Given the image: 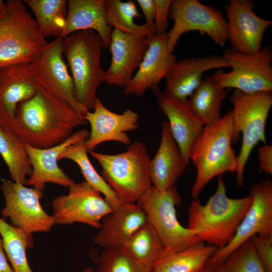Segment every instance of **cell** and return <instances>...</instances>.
I'll list each match as a JSON object with an SVG mask.
<instances>
[{
    "instance_id": "obj_14",
    "label": "cell",
    "mask_w": 272,
    "mask_h": 272,
    "mask_svg": "<svg viewBox=\"0 0 272 272\" xmlns=\"http://www.w3.org/2000/svg\"><path fill=\"white\" fill-rule=\"evenodd\" d=\"M249 193L252 202L232 241L217 249L211 258L224 261L237 247L254 235H272V181L264 180L253 184Z\"/></svg>"
},
{
    "instance_id": "obj_20",
    "label": "cell",
    "mask_w": 272,
    "mask_h": 272,
    "mask_svg": "<svg viewBox=\"0 0 272 272\" xmlns=\"http://www.w3.org/2000/svg\"><path fill=\"white\" fill-rule=\"evenodd\" d=\"M111 60L105 71L104 82L124 88L133 76L148 48L147 37H139L114 29L109 46Z\"/></svg>"
},
{
    "instance_id": "obj_33",
    "label": "cell",
    "mask_w": 272,
    "mask_h": 272,
    "mask_svg": "<svg viewBox=\"0 0 272 272\" xmlns=\"http://www.w3.org/2000/svg\"><path fill=\"white\" fill-rule=\"evenodd\" d=\"M123 247L136 261L151 269L163 250L159 236L148 221L130 237Z\"/></svg>"
},
{
    "instance_id": "obj_29",
    "label": "cell",
    "mask_w": 272,
    "mask_h": 272,
    "mask_svg": "<svg viewBox=\"0 0 272 272\" xmlns=\"http://www.w3.org/2000/svg\"><path fill=\"white\" fill-rule=\"evenodd\" d=\"M105 6L107 22L111 28L139 37H149L155 34L154 26L135 23L134 19L142 16L133 1L105 0Z\"/></svg>"
},
{
    "instance_id": "obj_17",
    "label": "cell",
    "mask_w": 272,
    "mask_h": 272,
    "mask_svg": "<svg viewBox=\"0 0 272 272\" xmlns=\"http://www.w3.org/2000/svg\"><path fill=\"white\" fill-rule=\"evenodd\" d=\"M84 118L91 126L86 141L88 150H93L100 144L114 141L129 145L131 140L127 132L139 127V114L127 109L121 114L107 109L99 98L95 101L93 111H89Z\"/></svg>"
},
{
    "instance_id": "obj_6",
    "label": "cell",
    "mask_w": 272,
    "mask_h": 272,
    "mask_svg": "<svg viewBox=\"0 0 272 272\" xmlns=\"http://www.w3.org/2000/svg\"><path fill=\"white\" fill-rule=\"evenodd\" d=\"M229 100L233 106L232 143L237 142L240 132L242 134L236 172V184L242 187L245 167L253 148L260 141L266 143L265 128L272 106V93L270 91L247 93L235 90Z\"/></svg>"
},
{
    "instance_id": "obj_26",
    "label": "cell",
    "mask_w": 272,
    "mask_h": 272,
    "mask_svg": "<svg viewBox=\"0 0 272 272\" xmlns=\"http://www.w3.org/2000/svg\"><path fill=\"white\" fill-rule=\"evenodd\" d=\"M217 249L201 242L177 251L163 250L152 270L154 272H195L205 264Z\"/></svg>"
},
{
    "instance_id": "obj_10",
    "label": "cell",
    "mask_w": 272,
    "mask_h": 272,
    "mask_svg": "<svg viewBox=\"0 0 272 272\" xmlns=\"http://www.w3.org/2000/svg\"><path fill=\"white\" fill-rule=\"evenodd\" d=\"M169 17L173 21L167 33L171 52L185 33L197 31L205 33L216 44L224 45L228 41L227 21L221 11L197 0L172 1Z\"/></svg>"
},
{
    "instance_id": "obj_22",
    "label": "cell",
    "mask_w": 272,
    "mask_h": 272,
    "mask_svg": "<svg viewBox=\"0 0 272 272\" xmlns=\"http://www.w3.org/2000/svg\"><path fill=\"white\" fill-rule=\"evenodd\" d=\"M102 221L94 242L104 248L123 246L148 221L146 214L137 203L123 202Z\"/></svg>"
},
{
    "instance_id": "obj_27",
    "label": "cell",
    "mask_w": 272,
    "mask_h": 272,
    "mask_svg": "<svg viewBox=\"0 0 272 272\" xmlns=\"http://www.w3.org/2000/svg\"><path fill=\"white\" fill-rule=\"evenodd\" d=\"M228 91L219 86L211 76L202 80L187 99L188 106L203 126L211 124L221 116V108Z\"/></svg>"
},
{
    "instance_id": "obj_19",
    "label": "cell",
    "mask_w": 272,
    "mask_h": 272,
    "mask_svg": "<svg viewBox=\"0 0 272 272\" xmlns=\"http://www.w3.org/2000/svg\"><path fill=\"white\" fill-rule=\"evenodd\" d=\"M89 133L86 128L81 129L73 133L61 144L46 149L37 148L24 144L32 168V174L27 178L25 185H31L43 191L48 182L67 187L73 184L75 181L58 166V157L69 146L86 141Z\"/></svg>"
},
{
    "instance_id": "obj_8",
    "label": "cell",
    "mask_w": 272,
    "mask_h": 272,
    "mask_svg": "<svg viewBox=\"0 0 272 272\" xmlns=\"http://www.w3.org/2000/svg\"><path fill=\"white\" fill-rule=\"evenodd\" d=\"M181 197L173 187L166 191L153 186L137 202L146 215L148 222L159 236L166 251H177L203 242L195 232L183 227L176 216L175 207Z\"/></svg>"
},
{
    "instance_id": "obj_28",
    "label": "cell",
    "mask_w": 272,
    "mask_h": 272,
    "mask_svg": "<svg viewBox=\"0 0 272 272\" xmlns=\"http://www.w3.org/2000/svg\"><path fill=\"white\" fill-rule=\"evenodd\" d=\"M0 155L8 167L11 180L25 185L32 168L24 143L12 127L0 125Z\"/></svg>"
},
{
    "instance_id": "obj_18",
    "label": "cell",
    "mask_w": 272,
    "mask_h": 272,
    "mask_svg": "<svg viewBox=\"0 0 272 272\" xmlns=\"http://www.w3.org/2000/svg\"><path fill=\"white\" fill-rule=\"evenodd\" d=\"M40 87L30 62L0 70V125L12 127L18 104Z\"/></svg>"
},
{
    "instance_id": "obj_30",
    "label": "cell",
    "mask_w": 272,
    "mask_h": 272,
    "mask_svg": "<svg viewBox=\"0 0 272 272\" xmlns=\"http://www.w3.org/2000/svg\"><path fill=\"white\" fill-rule=\"evenodd\" d=\"M36 18L40 32L46 37H61L68 10L66 0H24Z\"/></svg>"
},
{
    "instance_id": "obj_4",
    "label": "cell",
    "mask_w": 272,
    "mask_h": 272,
    "mask_svg": "<svg viewBox=\"0 0 272 272\" xmlns=\"http://www.w3.org/2000/svg\"><path fill=\"white\" fill-rule=\"evenodd\" d=\"M88 153L101 165L102 177L121 202L137 203L152 187L151 159L142 142L131 143L117 154Z\"/></svg>"
},
{
    "instance_id": "obj_38",
    "label": "cell",
    "mask_w": 272,
    "mask_h": 272,
    "mask_svg": "<svg viewBox=\"0 0 272 272\" xmlns=\"http://www.w3.org/2000/svg\"><path fill=\"white\" fill-rule=\"evenodd\" d=\"M257 151L259 168L272 175V146L265 144L259 147Z\"/></svg>"
},
{
    "instance_id": "obj_23",
    "label": "cell",
    "mask_w": 272,
    "mask_h": 272,
    "mask_svg": "<svg viewBox=\"0 0 272 272\" xmlns=\"http://www.w3.org/2000/svg\"><path fill=\"white\" fill-rule=\"evenodd\" d=\"M155 94L159 108L168 119L172 135L189 164L190 149L204 126L189 108L187 100L182 101L167 97L160 90Z\"/></svg>"
},
{
    "instance_id": "obj_32",
    "label": "cell",
    "mask_w": 272,
    "mask_h": 272,
    "mask_svg": "<svg viewBox=\"0 0 272 272\" xmlns=\"http://www.w3.org/2000/svg\"><path fill=\"white\" fill-rule=\"evenodd\" d=\"M86 141L80 142L69 146L59 156L58 160L68 159L75 162L79 167L85 181L103 195L113 209H115L121 201L90 162L87 154Z\"/></svg>"
},
{
    "instance_id": "obj_9",
    "label": "cell",
    "mask_w": 272,
    "mask_h": 272,
    "mask_svg": "<svg viewBox=\"0 0 272 272\" xmlns=\"http://www.w3.org/2000/svg\"><path fill=\"white\" fill-rule=\"evenodd\" d=\"M222 55L231 70L217 72L211 76L219 86L247 93L272 91V51L269 47L253 54L228 48Z\"/></svg>"
},
{
    "instance_id": "obj_13",
    "label": "cell",
    "mask_w": 272,
    "mask_h": 272,
    "mask_svg": "<svg viewBox=\"0 0 272 272\" xmlns=\"http://www.w3.org/2000/svg\"><path fill=\"white\" fill-rule=\"evenodd\" d=\"M63 55V38L57 37L48 42L30 63L41 87L84 116L89 110L76 99L73 80Z\"/></svg>"
},
{
    "instance_id": "obj_34",
    "label": "cell",
    "mask_w": 272,
    "mask_h": 272,
    "mask_svg": "<svg viewBox=\"0 0 272 272\" xmlns=\"http://www.w3.org/2000/svg\"><path fill=\"white\" fill-rule=\"evenodd\" d=\"M95 262V272H154L136 261L123 246L104 248Z\"/></svg>"
},
{
    "instance_id": "obj_16",
    "label": "cell",
    "mask_w": 272,
    "mask_h": 272,
    "mask_svg": "<svg viewBox=\"0 0 272 272\" xmlns=\"http://www.w3.org/2000/svg\"><path fill=\"white\" fill-rule=\"evenodd\" d=\"M167 33L147 37L148 48L137 72L124 88L125 95L140 97L148 89L154 94L160 90V82L166 78L176 61V56L168 48Z\"/></svg>"
},
{
    "instance_id": "obj_7",
    "label": "cell",
    "mask_w": 272,
    "mask_h": 272,
    "mask_svg": "<svg viewBox=\"0 0 272 272\" xmlns=\"http://www.w3.org/2000/svg\"><path fill=\"white\" fill-rule=\"evenodd\" d=\"M6 4L0 19V70L30 62L48 42L23 1L9 0Z\"/></svg>"
},
{
    "instance_id": "obj_11",
    "label": "cell",
    "mask_w": 272,
    "mask_h": 272,
    "mask_svg": "<svg viewBox=\"0 0 272 272\" xmlns=\"http://www.w3.org/2000/svg\"><path fill=\"white\" fill-rule=\"evenodd\" d=\"M18 182L2 179L1 189L5 200L1 210L4 219L10 220L11 225L29 235L47 232L55 224L52 215L42 207V191L30 188Z\"/></svg>"
},
{
    "instance_id": "obj_3",
    "label": "cell",
    "mask_w": 272,
    "mask_h": 272,
    "mask_svg": "<svg viewBox=\"0 0 272 272\" xmlns=\"http://www.w3.org/2000/svg\"><path fill=\"white\" fill-rule=\"evenodd\" d=\"M232 134L230 110L213 123L204 126L193 143L189 160L196 169V177L191 188L194 199L214 177L226 172H236L237 160L232 147Z\"/></svg>"
},
{
    "instance_id": "obj_41",
    "label": "cell",
    "mask_w": 272,
    "mask_h": 272,
    "mask_svg": "<svg viewBox=\"0 0 272 272\" xmlns=\"http://www.w3.org/2000/svg\"><path fill=\"white\" fill-rule=\"evenodd\" d=\"M0 272H13L6 255L0 234Z\"/></svg>"
},
{
    "instance_id": "obj_39",
    "label": "cell",
    "mask_w": 272,
    "mask_h": 272,
    "mask_svg": "<svg viewBox=\"0 0 272 272\" xmlns=\"http://www.w3.org/2000/svg\"><path fill=\"white\" fill-rule=\"evenodd\" d=\"M137 3L141 7L146 19L147 25L154 26V21L156 12L154 0H137Z\"/></svg>"
},
{
    "instance_id": "obj_35",
    "label": "cell",
    "mask_w": 272,
    "mask_h": 272,
    "mask_svg": "<svg viewBox=\"0 0 272 272\" xmlns=\"http://www.w3.org/2000/svg\"><path fill=\"white\" fill-rule=\"evenodd\" d=\"M223 272H267L250 240L234 249L223 261Z\"/></svg>"
},
{
    "instance_id": "obj_1",
    "label": "cell",
    "mask_w": 272,
    "mask_h": 272,
    "mask_svg": "<svg viewBox=\"0 0 272 272\" xmlns=\"http://www.w3.org/2000/svg\"><path fill=\"white\" fill-rule=\"evenodd\" d=\"M87 123L67 103L40 87L18 104L12 128L24 144L46 149L61 144Z\"/></svg>"
},
{
    "instance_id": "obj_2",
    "label": "cell",
    "mask_w": 272,
    "mask_h": 272,
    "mask_svg": "<svg viewBox=\"0 0 272 272\" xmlns=\"http://www.w3.org/2000/svg\"><path fill=\"white\" fill-rule=\"evenodd\" d=\"M252 202L250 193L241 198L229 197L225 184L219 176L216 191L206 203L201 204L197 198L191 202L186 228L194 231L203 243L222 248L234 238Z\"/></svg>"
},
{
    "instance_id": "obj_24",
    "label": "cell",
    "mask_w": 272,
    "mask_h": 272,
    "mask_svg": "<svg viewBox=\"0 0 272 272\" xmlns=\"http://www.w3.org/2000/svg\"><path fill=\"white\" fill-rule=\"evenodd\" d=\"M162 135L158 151L151 159L150 175L152 186L161 191L174 187L188 163L171 132L169 124L162 123Z\"/></svg>"
},
{
    "instance_id": "obj_36",
    "label": "cell",
    "mask_w": 272,
    "mask_h": 272,
    "mask_svg": "<svg viewBox=\"0 0 272 272\" xmlns=\"http://www.w3.org/2000/svg\"><path fill=\"white\" fill-rule=\"evenodd\" d=\"M250 240L266 271L272 272V235H254Z\"/></svg>"
},
{
    "instance_id": "obj_42",
    "label": "cell",
    "mask_w": 272,
    "mask_h": 272,
    "mask_svg": "<svg viewBox=\"0 0 272 272\" xmlns=\"http://www.w3.org/2000/svg\"><path fill=\"white\" fill-rule=\"evenodd\" d=\"M7 10V4L6 2H4L3 0H0V19L5 15Z\"/></svg>"
},
{
    "instance_id": "obj_31",
    "label": "cell",
    "mask_w": 272,
    "mask_h": 272,
    "mask_svg": "<svg viewBox=\"0 0 272 272\" xmlns=\"http://www.w3.org/2000/svg\"><path fill=\"white\" fill-rule=\"evenodd\" d=\"M0 234L4 250L13 272H33L27 259L26 250L34 246L32 235L26 234L0 218Z\"/></svg>"
},
{
    "instance_id": "obj_40",
    "label": "cell",
    "mask_w": 272,
    "mask_h": 272,
    "mask_svg": "<svg viewBox=\"0 0 272 272\" xmlns=\"http://www.w3.org/2000/svg\"><path fill=\"white\" fill-rule=\"evenodd\" d=\"M195 272H223V262L213 260L210 257L205 264Z\"/></svg>"
},
{
    "instance_id": "obj_15",
    "label": "cell",
    "mask_w": 272,
    "mask_h": 272,
    "mask_svg": "<svg viewBox=\"0 0 272 272\" xmlns=\"http://www.w3.org/2000/svg\"><path fill=\"white\" fill-rule=\"evenodd\" d=\"M252 0H230L225 6L228 40L232 50L253 54L262 49L264 33L272 21L257 16Z\"/></svg>"
},
{
    "instance_id": "obj_21",
    "label": "cell",
    "mask_w": 272,
    "mask_h": 272,
    "mask_svg": "<svg viewBox=\"0 0 272 272\" xmlns=\"http://www.w3.org/2000/svg\"><path fill=\"white\" fill-rule=\"evenodd\" d=\"M229 67L223 55L190 57L176 60L168 71L163 93L176 100L186 101L200 85L205 72Z\"/></svg>"
},
{
    "instance_id": "obj_43",
    "label": "cell",
    "mask_w": 272,
    "mask_h": 272,
    "mask_svg": "<svg viewBox=\"0 0 272 272\" xmlns=\"http://www.w3.org/2000/svg\"><path fill=\"white\" fill-rule=\"evenodd\" d=\"M81 272H95V270L91 267H86L84 268Z\"/></svg>"
},
{
    "instance_id": "obj_5",
    "label": "cell",
    "mask_w": 272,
    "mask_h": 272,
    "mask_svg": "<svg viewBox=\"0 0 272 272\" xmlns=\"http://www.w3.org/2000/svg\"><path fill=\"white\" fill-rule=\"evenodd\" d=\"M100 36L86 30L72 33L63 38V51L72 77L77 101L88 110L94 109L96 92L104 82L101 65L102 49Z\"/></svg>"
},
{
    "instance_id": "obj_12",
    "label": "cell",
    "mask_w": 272,
    "mask_h": 272,
    "mask_svg": "<svg viewBox=\"0 0 272 272\" xmlns=\"http://www.w3.org/2000/svg\"><path fill=\"white\" fill-rule=\"evenodd\" d=\"M69 193L51 202L55 224L80 223L100 229L101 221L113 208L100 192L86 181L71 185Z\"/></svg>"
},
{
    "instance_id": "obj_25",
    "label": "cell",
    "mask_w": 272,
    "mask_h": 272,
    "mask_svg": "<svg viewBox=\"0 0 272 272\" xmlns=\"http://www.w3.org/2000/svg\"><path fill=\"white\" fill-rule=\"evenodd\" d=\"M66 22L61 37L78 31L92 30L109 47L111 27L106 16L105 0H69Z\"/></svg>"
},
{
    "instance_id": "obj_37",
    "label": "cell",
    "mask_w": 272,
    "mask_h": 272,
    "mask_svg": "<svg viewBox=\"0 0 272 272\" xmlns=\"http://www.w3.org/2000/svg\"><path fill=\"white\" fill-rule=\"evenodd\" d=\"M156 12L154 21L155 34L162 35L167 33L168 17L172 3L171 0H154Z\"/></svg>"
}]
</instances>
